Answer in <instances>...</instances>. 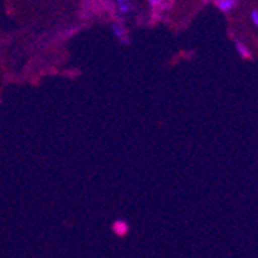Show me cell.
<instances>
[{"instance_id": "1", "label": "cell", "mask_w": 258, "mask_h": 258, "mask_svg": "<svg viewBox=\"0 0 258 258\" xmlns=\"http://www.w3.org/2000/svg\"><path fill=\"white\" fill-rule=\"evenodd\" d=\"M238 0H217V7L223 11V13H229L233 10V7L237 5Z\"/></svg>"}, {"instance_id": "2", "label": "cell", "mask_w": 258, "mask_h": 258, "mask_svg": "<svg viewBox=\"0 0 258 258\" xmlns=\"http://www.w3.org/2000/svg\"><path fill=\"white\" fill-rule=\"evenodd\" d=\"M113 230H114V233H118L119 237H124L125 233L128 232V226H127L125 221H116L113 224Z\"/></svg>"}, {"instance_id": "3", "label": "cell", "mask_w": 258, "mask_h": 258, "mask_svg": "<svg viewBox=\"0 0 258 258\" xmlns=\"http://www.w3.org/2000/svg\"><path fill=\"white\" fill-rule=\"evenodd\" d=\"M235 46H237V50H238V53L243 56V57H246V59H249L250 57V53H249V48L244 45V43H241V42H237L235 43Z\"/></svg>"}, {"instance_id": "4", "label": "cell", "mask_w": 258, "mask_h": 258, "mask_svg": "<svg viewBox=\"0 0 258 258\" xmlns=\"http://www.w3.org/2000/svg\"><path fill=\"white\" fill-rule=\"evenodd\" d=\"M118 7H119L121 13H124V14L132 11V7H130V4L127 2V0H118Z\"/></svg>"}, {"instance_id": "5", "label": "cell", "mask_w": 258, "mask_h": 258, "mask_svg": "<svg viewBox=\"0 0 258 258\" xmlns=\"http://www.w3.org/2000/svg\"><path fill=\"white\" fill-rule=\"evenodd\" d=\"M111 30H113V33H114L116 36H118L119 39L124 40V31L121 30V27L118 25V23H113V25H111Z\"/></svg>"}, {"instance_id": "6", "label": "cell", "mask_w": 258, "mask_h": 258, "mask_svg": "<svg viewBox=\"0 0 258 258\" xmlns=\"http://www.w3.org/2000/svg\"><path fill=\"white\" fill-rule=\"evenodd\" d=\"M250 20H252L253 25H258V11L256 10H252L250 11Z\"/></svg>"}]
</instances>
